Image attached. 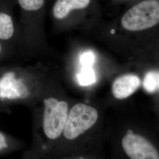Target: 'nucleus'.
<instances>
[{
	"label": "nucleus",
	"mask_w": 159,
	"mask_h": 159,
	"mask_svg": "<svg viewBox=\"0 0 159 159\" xmlns=\"http://www.w3.org/2000/svg\"><path fill=\"white\" fill-rule=\"evenodd\" d=\"M23 10L28 11H37L42 8L44 0H18Z\"/></svg>",
	"instance_id": "11"
},
{
	"label": "nucleus",
	"mask_w": 159,
	"mask_h": 159,
	"mask_svg": "<svg viewBox=\"0 0 159 159\" xmlns=\"http://www.w3.org/2000/svg\"><path fill=\"white\" fill-rule=\"evenodd\" d=\"M122 148L130 159H159L156 148L142 136L128 133L121 141Z\"/></svg>",
	"instance_id": "4"
},
{
	"label": "nucleus",
	"mask_w": 159,
	"mask_h": 159,
	"mask_svg": "<svg viewBox=\"0 0 159 159\" xmlns=\"http://www.w3.org/2000/svg\"><path fill=\"white\" fill-rule=\"evenodd\" d=\"M93 0H56L52 8L55 18L62 20L73 10H83L91 6Z\"/></svg>",
	"instance_id": "8"
},
{
	"label": "nucleus",
	"mask_w": 159,
	"mask_h": 159,
	"mask_svg": "<svg viewBox=\"0 0 159 159\" xmlns=\"http://www.w3.org/2000/svg\"><path fill=\"white\" fill-rule=\"evenodd\" d=\"M134 1L136 0H114V1L116 2H118L120 4H123L125 5H127Z\"/></svg>",
	"instance_id": "13"
},
{
	"label": "nucleus",
	"mask_w": 159,
	"mask_h": 159,
	"mask_svg": "<svg viewBox=\"0 0 159 159\" xmlns=\"http://www.w3.org/2000/svg\"><path fill=\"white\" fill-rule=\"evenodd\" d=\"M91 66H83L81 72L77 75V80L80 85L86 86L95 82V75Z\"/></svg>",
	"instance_id": "10"
},
{
	"label": "nucleus",
	"mask_w": 159,
	"mask_h": 159,
	"mask_svg": "<svg viewBox=\"0 0 159 159\" xmlns=\"http://www.w3.org/2000/svg\"><path fill=\"white\" fill-rule=\"evenodd\" d=\"M1 45H0V51H1Z\"/></svg>",
	"instance_id": "15"
},
{
	"label": "nucleus",
	"mask_w": 159,
	"mask_h": 159,
	"mask_svg": "<svg viewBox=\"0 0 159 159\" xmlns=\"http://www.w3.org/2000/svg\"><path fill=\"white\" fill-rule=\"evenodd\" d=\"M29 94L27 87L20 80L16 79L14 73H7L0 79V98L23 99Z\"/></svg>",
	"instance_id": "6"
},
{
	"label": "nucleus",
	"mask_w": 159,
	"mask_h": 159,
	"mask_svg": "<svg viewBox=\"0 0 159 159\" xmlns=\"http://www.w3.org/2000/svg\"><path fill=\"white\" fill-rule=\"evenodd\" d=\"M141 72L142 86L150 94H159V64L153 60L133 63Z\"/></svg>",
	"instance_id": "7"
},
{
	"label": "nucleus",
	"mask_w": 159,
	"mask_h": 159,
	"mask_svg": "<svg viewBox=\"0 0 159 159\" xmlns=\"http://www.w3.org/2000/svg\"><path fill=\"white\" fill-rule=\"evenodd\" d=\"M111 29L116 50L127 63L150 61L159 48V0H136Z\"/></svg>",
	"instance_id": "1"
},
{
	"label": "nucleus",
	"mask_w": 159,
	"mask_h": 159,
	"mask_svg": "<svg viewBox=\"0 0 159 159\" xmlns=\"http://www.w3.org/2000/svg\"><path fill=\"white\" fill-rule=\"evenodd\" d=\"M14 29L11 17L0 12V39L8 40L14 34Z\"/></svg>",
	"instance_id": "9"
},
{
	"label": "nucleus",
	"mask_w": 159,
	"mask_h": 159,
	"mask_svg": "<svg viewBox=\"0 0 159 159\" xmlns=\"http://www.w3.org/2000/svg\"><path fill=\"white\" fill-rule=\"evenodd\" d=\"M43 127L46 136L57 139L63 133L68 117V106L65 101L50 97L44 100Z\"/></svg>",
	"instance_id": "3"
},
{
	"label": "nucleus",
	"mask_w": 159,
	"mask_h": 159,
	"mask_svg": "<svg viewBox=\"0 0 159 159\" xmlns=\"http://www.w3.org/2000/svg\"><path fill=\"white\" fill-rule=\"evenodd\" d=\"M7 146L8 144L6 137L1 133H0V150L6 148H7Z\"/></svg>",
	"instance_id": "12"
},
{
	"label": "nucleus",
	"mask_w": 159,
	"mask_h": 159,
	"mask_svg": "<svg viewBox=\"0 0 159 159\" xmlns=\"http://www.w3.org/2000/svg\"><path fill=\"white\" fill-rule=\"evenodd\" d=\"M134 65L136 67V71L126 70L114 80L111 85V93L116 99L125 100L135 93L142 86L141 72L136 66Z\"/></svg>",
	"instance_id": "5"
},
{
	"label": "nucleus",
	"mask_w": 159,
	"mask_h": 159,
	"mask_svg": "<svg viewBox=\"0 0 159 159\" xmlns=\"http://www.w3.org/2000/svg\"><path fill=\"white\" fill-rule=\"evenodd\" d=\"M96 109L84 103H77L70 110L63 130L66 139L73 140L89 130L96 123Z\"/></svg>",
	"instance_id": "2"
},
{
	"label": "nucleus",
	"mask_w": 159,
	"mask_h": 159,
	"mask_svg": "<svg viewBox=\"0 0 159 159\" xmlns=\"http://www.w3.org/2000/svg\"><path fill=\"white\" fill-rule=\"evenodd\" d=\"M151 60L155 61L156 62H157V63H158L159 64V48L154 53V54L153 56L152 57Z\"/></svg>",
	"instance_id": "14"
}]
</instances>
